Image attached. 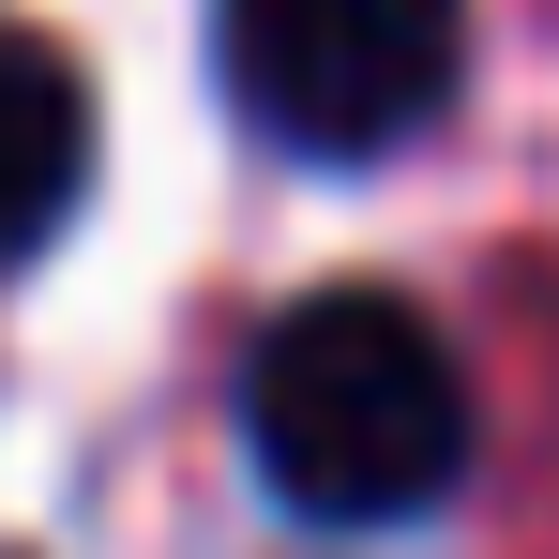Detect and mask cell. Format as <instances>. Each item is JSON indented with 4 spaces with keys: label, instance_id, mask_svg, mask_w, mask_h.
I'll list each match as a JSON object with an SVG mask.
<instances>
[{
    "label": "cell",
    "instance_id": "6da1fadb",
    "mask_svg": "<svg viewBox=\"0 0 559 559\" xmlns=\"http://www.w3.org/2000/svg\"><path fill=\"white\" fill-rule=\"evenodd\" d=\"M242 454L318 530H408L468 468V364L408 287H302L242 364Z\"/></svg>",
    "mask_w": 559,
    "mask_h": 559
},
{
    "label": "cell",
    "instance_id": "3957f363",
    "mask_svg": "<svg viewBox=\"0 0 559 559\" xmlns=\"http://www.w3.org/2000/svg\"><path fill=\"white\" fill-rule=\"evenodd\" d=\"M76 182H92V92H76V61L31 46V31H0V273L76 212Z\"/></svg>",
    "mask_w": 559,
    "mask_h": 559
},
{
    "label": "cell",
    "instance_id": "7a4b0ae2",
    "mask_svg": "<svg viewBox=\"0 0 559 559\" xmlns=\"http://www.w3.org/2000/svg\"><path fill=\"white\" fill-rule=\"evenodd\" d=\"M454 46H468V0H212L227 106L302 167L408 152L454 106Z\"/></svg>",
    "mask_w": 559,
    "mask_h": 559
}]
</instances>
